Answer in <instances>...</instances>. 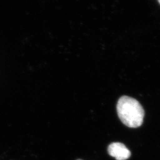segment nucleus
Segmentation results:
<instances>
[{
    "label": "nucleus",
    "instance_id": "1",
    "mask_svg": "<svg viewBox=\"0 0 160 160\" xmlns=\"http://www.w3.org/2000/svg\"><path fill=\"white\" fill-rule=\"evenodd\" d=\"M116 110L119 118L126 126L137 128L142 125L144 109L135 98L127 96H122L117 103Z\"/></svg>",
    "mask_w": 160,
    "mask_h": 160
},
{
    "label": "nucleus",
    "instance_id": "2",
    "mask_svg": "<svg viewBox=\"0 0 160 160\" xmlns=\"http://www.w3.org/2000/svg\"><path fill=\"white\" fill-rule=\"evenodd\" d=\"M109 154L116 160H126L130 158L131 153L123 143L113 142L108 148Z\"/></svg>",
    "mask_w": 160,
    "mask_h": 160
},
{
    "label": "nucleus",
    "instance_id": "3",
    "mask_svg": "<svg viewBox=\"0 0 160 160\" xmlns=\"http://www.w3.org/2000/svg\"><path fill=\"white\" fill-rule=\"evenodd\" d=\"M158 2H159V3H160V0H158Z\"/></svg>",
    "mask_w": 160,
    "mask_h": 160
},
{
    "label": "nucleus",
    "instance_id": "4",
    "mask_svg": "<svg viewBox=\"0 0 160 160\" xmlns=\"http://www.w3.org/2000/svg\"><path fill=\"white\" fill-rule=\"evenodd\" d=\"M81 160V159H78V160Z\"/></svg>",
    "mask_w": 160,
    "mask_h": 160
}]
</instances>
